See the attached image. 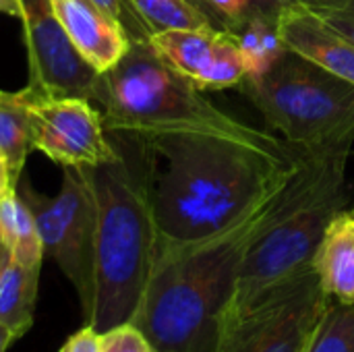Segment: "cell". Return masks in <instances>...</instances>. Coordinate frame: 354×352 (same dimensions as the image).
I'll return each instance as SVG.
<instances>
[{"mask_svg": "<svg viewBox=\"0 0 354 352\" xmlns=\"http://www.w3.org/2000/svg\"><path fill=\"white\" fill-rule=\"evenodd\" d=\"M282 44L354 85V44L305 8H286L276 19Z\"/></svg>", "mask_w": 354, "mask_h": 352, "instance_id": "8fae6325", "label": "cell"}, {"mask_svg": "<svg viewBox=\"0 0 354 352\" xmlns=\"http://www.w3.org/2000/svg\"><path fill=\"white\" fill-rule=\"evenodd\" d=\"M91 2L97 8H102L106 15H110L112 19L120 21L131 39H149L151 29L139 17V12L131 4V0H91Z\"/></svg>", "mask_w": 354, "mask_h": 352, "instance_id": "7402d4cb", "label": "cell"}, {"mask_svg": "<svg viewBox=\"0 0 354 352\" xmlns=\"http://www.w3.org/2000/svg\"><path fill=\"white\" fill-rule=\"evenodd\" d=\"M151 33L166 29L214 27L209 17L193 0H131Z\"/></svg>", "mask_w": 354, "mask_h": 352, "instance_id": "e0dca14e", "label": "cell"}, {"mask_svg": "<svg viewBox=\"0 0 354 352\" xmlns=\"http://www.w3.org/2000/svg\"><path fill=\"white\" fill-rule=\"evenodd\" d=\"M58 352H102V332H97L91 324H85L60 346Z\"/></svg>", "mask_w": 354, "mask_h": 352, "instance_id": "603a6c76", "label": "cell"}, {"mask_svg": "<svg viewBox=\"0 0 354 352\" xmlns=\"http://www.w3.org/2000/svg\"><path fill=\"white\" fill-rule=\"evenodd\" d=\"M91 104L108 133L147 141L170 133H261L216 108L151 48L149 39H131L127 54L97 75Z\"/></svg>", "mask_w": 354, "mask_h": 352, "instance_id": "277c9868", "label": "cell"}, {"mask_svg": "<svg viewBox=\"0 0 354 352\" xmlns=\"http://www.w3.org/2000/svg\"><path fill=\"white\" fill-rule=\"evenodd\" d=\"M324 293L342 305H354V212L340 210L326 228L313 259Z\"/></svg>", "mask_w": 354, "mask_h": 352, "instance_id": "7c38bea8", "label": "cell"}, {"mask_svg": "<svg viewBox=\"0 0 354 352\" xmlns=\"http://www.w3.org/2000/svg\"><path fill=\"white\" fill-rule=\"evenodd\" d=\"M307 352H354V305L332 301Z\"/></svg>", "mask_w": 354, "mask_h": 352, "instance_id": "ac0fdd59", "label": "cell"}, {"mask_svg": "<svg viewBox=\"0 0 354 352\" xmlns=\"http://www.w3.org/2000/svg\"><path fill=\"white\" fill-rule=\"evenodd\" d=\"M286 180L226 232L189 245L158 241L147 286L131 319L156 352H218L241 263L251 243L282 216Z\"/></svg>", "mask_w": 354, "mask_h": 352, "instance_id": "7a4b0ae2", "label": "cell"}, {"mask_svg": "<svg viewBox=\"0 0 354 352\" xmlns=\"http://www.w3.org/2000/svg\"><path fill=\"white\" fill-rule=\"evenodd\" d=\"M29 87L41 95H73L91 102L97 71L75 50L50 0H19Z\"/></svg>", "mask_w": 354, "mask_h": 352, "instance_id": "9c48e42d", "label": "cell"}, {"mask_svg": "<svg viewBox=\"0 0 354 352\" xmlns=\"http://www.w3.org/2000/svg\"><path fill=\"white\" fill-rule=\"evenodd\" d=\"M241 91L288 145H315L354 127V85L292 50Z\"/></svg>", "mask_w": 354, "mask_h": 352, "instance_id": "5b68a950", "label": "cell"}, {"mask_svg": "<svg viewBox=\"0 0 354 352\" xmlns=\"http://www.w3.org/2000/svg\"><path fill=\"white\" fill-rule=\"evenodd\" d=\"M33 89L27 85L21 91L0 89V151L6 158L12 180L19 185L25 160L31 151V120L29 104Z\"/></svg>", "mask_w": 354, "mask_h": 352, "instance_id": "9a60e30c", "label": "cell"}, {"mask_svg": "<svg viewBox=\"0 0 354 352\" xmlns=\"http://www.w3.org/2000/svg\"><path fill=\"white\" fill-rule=\"evenodd\" d=\"M226 31L218 27L203 29H166L149 35L151 48L197 89L203 91L205 77L216 60Z\"/></svg>", "mask_w": 354, "mask_h": 352, "instance_id": "4fadbf2b", "label": "cell"}, {"mask_svg": "<svg viewBox=\"0 0 354 352\" xmlns=\"http://www.w3.org/2000/svg\"><path fill=\"white\" fill-rule=\"evenodd\" d=\"M39 272L41 268L23 266L10 257L0 276V324L15 340L23 338L33 326Z\"/></svg>", "mask_w": 354, "mask_h": 352, "instance_id": "5bb4252c", "label": "cell"}, {"mask_svg": "<svg viewBox=\"0 0 354 352\" xmlns=\"http://www.w3.org/2000/svg\"><path fill=\"white\" fill-rule=\"evenodd\" d=\"M108 137L116 147L114 158L81 166L97 205L95 295L87 324L102 334L133 319L158 247L151 210V143L118 133H108Z\"/></svg>", "mask_w": 354, "mask_h": 352, "instance_id": "3957f363", "label": "cell"}, {"mask_svg": "<svg viewBox=\"0 0 354 352\" xmlns=\"http://www.w3.org/2000/svg\"><path fill=\"white\" fill-rule=\"evenodd\" d=\"M0 12H2V15H8V17L21 19V15H23L21 2H19V0H0Z\"/></svg>", "mask_w": 354, "mask_h": 352, "instance_id": "484cf974", "label": "cell"}, {"mask_svg": "<svg viewBox=\"0 0 354 352\" xmlns=\"http://www.w3.org/2000/svg\"><path fill=\"white\" fill-rule=\"evenodd\" d=\"M164 170L153 172L158 241L189 245L226 232L292 172L295 158L270 133H170L149 139Z\"/></svg>", "mask_w": 354, "mask_h": 352, "instance_id": "6da1fadb", "label": "cell"}, {"mask_svg": "<svg viewBox=\"0 0 354 352\" xmlns=\"http://www.w3.org/2000/svg\"><path fill=\"white\" fill-rule=\"evenodd\" d=\"M102 352H156L145 334L131 322L102 334Z\"/></svg>", "mask_w": 354, "mask_h": 352, "instance_id": "ffe728a7", "label": "cell"}, {"mask_svg": "<svg viewBox=\"0 0 354 352\" xmlns=\"http://www.w3.org/2000/svg\"><path fill=\"white\" fill-rule=\"evenodd\" d=\"M15 342V336L0 324V352H6L8 351V346Z\"/></svg>", "mask_w": 354, "mask_h": 352, "instance_id": "4316f807", "label": "cell"}, {"mask_svg": "<svg viewBox=\"0 0 354 352\" xmlns=\"http://www.w3.org/2000/svg\"><path fill=\"white\" fill-rule=\"evenodd\" d=\"M15 191H17V183L12 180V174L8 170L6 158L0 151V199L10 195V193H15Z\"/></svg>", "mask_w": 354, "mask_h": 352, "instance_id": "d4e9b609", "label": "cell"}, {"mask_svg": "<svg viewBox=\"0 0 354 352\" xmlns=\"http://www.w3.org/2000/svg\"><path fill=\"white\" fill-rule=\"evenodd\" d=\"M348 0H249L247 17H261L276 23L278 15L286 8H305L315 15H326L334 8H340Z\"/></svg>", "mask_w": 354, "mask_h": 352, "instance_id": "d6986e66", "label": "cell"}, {"mask_svg": "<svg viewBox=\"0 0 354 352\" xmlns=\"http://www.w3.org/2000/svg\"><path fill=\"white\" fill-rule=\"evenodd\" d=\"M222 31H232L249 12V0H193Z\"/></svg>", "mask_w": 354, "mask_h": 352, "instance_id": "44dd1931", "label": "cell"}, {"mask_svg": "<svg viewBox=\"0 0 354 352\" xmlns=\"http://www.w3.org/2000/svg\"><path fill=\"white\" fill-rule=\"evenodd\" d=\"M330 305L317 272H311L228 309L218 352H307Z\"/></svg>", "mask_w": 354, "mask_h": 352, "instance_id": "52a82bcc", "label": "cell"}, {"mask_svg": "<svg viewBox=\"0 0 354 352\" xmlns=\"http://www.w3.org/2000/svg\"><path fill=\"white\" fill-rule=\"evenodd\" d=\"M8 259H10V251H8V249L4 247V243L0 241V276H2V272H4Z\"/></svg>", "mask_w": 354, "mask_h": 352, "instance_id": "83f0119b", "label": "cell"}, {"mask_svg": "<svg viewBox=\"0 0 354 352\" xmlns=\"http://www.w3.org/2000/svg\"><path fill=\"white\" fill-rule=\"evenodd\" d=\"M29 120L31 149L60 166H95L116 154L100 110L85 98H56L35 91L29 104Z\"/></svg>", "mask_w": 354, "mask_h": 352, "instance_id": "ba28073f", "label": "cell"}, {"mask_svg": "<svg viewBox=\"0 0 354 352\" xmlns=\"http://www.w3.org/2000/svg\"><path fill=\"white\" fill-rule=\"evenodd\" d=\"M228 33L239 44L241 56L247 66V77L263 75L286 50L276 23L261 17H247Z\"/></svg>", "mask_w": 354, "mask_h": 352, "instance_id": "2e32d148", "label": "cell"}, {"mask_svg": "<svg viewBox=\"0 0 354 352\" xmlns=\"http://www.w3.org/2000/svg\"><path fill=\"white\" fill-rule=\"evenodd\" d=\"M17 193L35 218L44 255L54 259L73 284L87 324L95 295L97 205L85 170L62 166V185L54 197L41 195L29 183H19Z\"/></svg>", "mask_w": 354, "mask_h": 352, "instance_id": "8992f818", "label": "cell"}, {"mask_svg": "<svg viewBox=\"0 0 354 352\" xmlns=\"http://www.w3.org/2000/svg\"><path fill=\"white\" fill-rule=\"evenodd\" d=\"M319 17L354 44V0H348L340 8H334V10L319 15Z\"/></svg>", "mask_w": 354, "mask_h": 352, "instance_id": "cb8c5ba5", "label": "cell"}, {"mask_svg": "<svg viewBox=\"0 0 354 352\" xmlns=\"http://www.w3.org/2000/svg\"><path fill=\"white\" fill-rule=\"evenodd\" d=\"M75 50L97 71H110L129 50L131 37L120 21L91 0H50Z\"/></svg>", "mask_w": 354, "mask_h": 352, "instance_id": "30bf717a", "label": "cell"}]
</instances>
